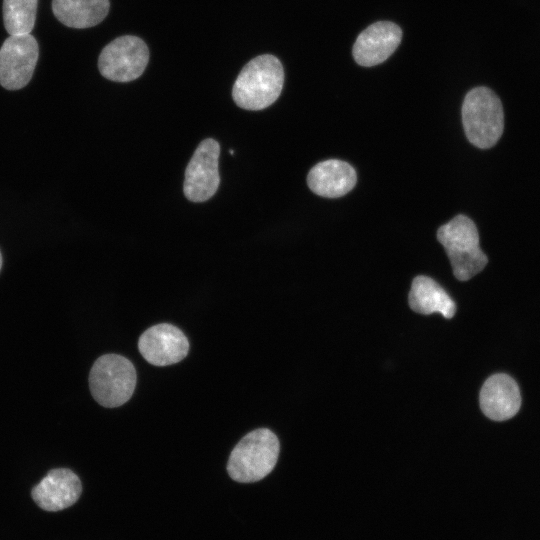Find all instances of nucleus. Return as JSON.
I'll use <instances>...</instances> for the list:
<instances>
[{"mask_svg": "<svg viewBox=\"0 0 540 540\" xmlns=\"http://www.w3.org/2000/svg\"><path fill=\"white\" fill-rule=\"evenodd\" d=\"M284 70L278 58L270 54L257 56L240 71L233 85L234 102L242 109L262 110L279 97Z\"/></svg>", "mask_w": 540, "mask_h": 540, "instance_id": "1", "label": "nucleus"}, {"mask_svg": "<svg viewBox=\"0 0 540 540\" xmlns=\"http://www.w3.org/2000/svg\"><path fill=\"white\" fill-rule=\"evenodd\" d=\"M279 450V440L271 430L255 429L233 448L228 459L227 472L234 481L257 482L274 469Z\"/></svg>", "mask_w": 540, "mask_h": 540, "instance_id": "2", "label": "nucleus"}, {"mask_svg": "<svg viewBox=\"0 0 540 540\" xmlns=\"http://www.w3.org/2000/svg\"><path fill=\"white\" fill-rule=\"evenodd\" d=\"M451 262L454 276L467 281L481 272L488 262L479 245V234L474 222L465 215H457L437 231Z\"/></svg>", "mask_w": 540, "mask_h": 540, "instance_id": "3", "label": "nucleus"}, {"mask_svg": "<svg viewBox=\"0 0 540 540\" xmlns=\"http://www.w3.org/2000/svg\"><path fill=\"white\" fill-rule=\"evenodd\" d=\"M462 122L470 143L481 149L494 146L504 129L500 99L487 87L473 88L463 101Z\"/></svg>", "mask_w": 540, "mask_h": 540, "instance_id": "4", "label": "nucleus"}, {"mask_svg": "<svg viewBox=\"0 0 540 540\" xmlns=\"http://www.w3.org/2000/svg\"><path fill=\"white\" fill-rule=\"evenodd\" d=\"M136 381L133 363L119 354L100 356L89 374V387L93 398L107 408L126 403L133 395Z\"/></svg>", "mask_w": 540, "mask_h": 540, "instance_id": "5", "label": "nucleus"}, {"mask_svg": "<svg viewBox=\"0 0 540 540\" xmlns=\"http://www.w3.org/2000/svg\"><path fill=\"white\" fill-rule=\"evenodd\" d=\"M149 61L145 42L133 35H124L106 45L98 58L103 77L115 82H129L144 72Z\"/></svg>", "mask_w": 540, "mask_h": 540, "instance_id": "6", "label": "nucleus"}, {"mask_svg": "<svg viewBox=\"0 0 540 540\" xmlns=\"http://www.w3.org/2000/svg\"><path fill=\"white\" fill-rule=\"evenodd\" d=\"M38 56V43L31 34L10 35L0 48V84L8 90L25 87Z\"/></svg>", "mask_w": 540, "mask_h": 540, "instance_id": "7", "label": "nucleus"}, {"mask_svg": "<svg viewBox=\"0 0 540 540\" xmlns=\"http://www.w3.org/2000/svg\"><path fill=\"white\" fill-rule=\"evenodd\" d=\"M219 154L220 146L212 138L198 145L185 171L183 191L188 200L204 202L216 193L220 183Z\"/></svg>", "mask_w": 540, "mask_h": 540, "instance_id": "8", "label": "nucleus"}, {"mask_svg": "<svg viewBox=\"0 0 540 540\" xmlns=\"http://www.w3.org/2000/svg\"><path fill=\"white\" fill-rule=\"evenodd\" d=\"M138 349L150 364L168 366L187 356L189 341L178 327L160 323L142 333L138 340Z\"/></svg>", "mask_w": 540, "mask_h": 540, "instance_id": "9", "label": "nucleus"}, {"mask_svg": "<svg viewBox=\"0 0 540 540\" xmlns=\"http://www.w3.org/2000/svg\"><path fill=\"white\" fill-rule=\"evenodd\" d=\"M401 28L390 21H379L364 29L353 45L357 64L371 67L384 62L399 46Z\"/></svg>", "mask_w": 540, "mask_h": 540, "instance_id": "10", "label": "nucleus"}, {"mask_svg": "<svg viewBox=\"0 0 540 540\" xmlns=\"http://www.w3.org/2000/svg\"><path fill=\"white\" fill-rule=\"evenodd\" d=\"M81 492L79 477L70 469L57 468L47 473L32 489L31 495L41 509L55 512L72 506Z\"/></svg>", "mask_w": 540, "mask_h": 540, "instance_id": "11", "label": "nucleus"}, {"mask_svg": "<svg viewBox=\"0 0 540 540\" xmlns=\"http://www.w3.org/2000/svg\"><path fill=\"white\" fill-rule=\"evenodd\" d=\"M479 403L482 412L495 421L512 418L521 406V395L516 381L499 373L490 376L483 384Z\"/></svg>", "mask_w": 540, "mask_h": 540, "instance_id": "12", "label": "nucleus"}, {"mask_svg": "<svg viewBox=\"0 0 540 540\" xmlns=\"http://www.w3.org/2000/svg\"><path fill=\"white\" fill-rule=\"evenodd\" d=\"M357 181L355 169L347 162L337 159L325 160L308 173L307 183L315 194L337 198L351 191Z\"/></svg>", "mask_w": 540, "mask_h": 540, "instance_id": "13", "label": "nucleus"}, {"mask_svg": "<svg viewBox=\"0 0 540 540\" xmlns=\"http://www.w3.org/2000/svg\"><path fill=\"white\" fill-rule=\"evenodd\" d=\"M409 305L417 313L424 315L440 313L447 319L452 318L456 312L455 302L449 294L435 280L424 275L413 279Z\"/></svg>", "mask_w": 540, "mask_h": 540, "instance_id": "14", "label": "nucleus"}, {"mask_svg": "<svg viewBox=\"0 0 540 540\" xmlns=\"http://www.w3.org/2000/svg\"><path fill=\"white\" fill-rule=\"evenodd\" d=\"M109 0H53L56 18L71 28H89L99 24L108 14Z\"/></svg>", "mask_w": 540, "mask_h": 540, "instance_id": "15", "label": "nucleus"}, {"mask_svg": "<svg viewBox=\"0 0 540 540\" xmlns=\"http://www.w3.org/2000/svg\"><path fill=\"white\" fill-rule=\"evenodd\" d=\"M38 0H4L3 21L9 35L30 34L37 12Z\"/></svg>", "mask_w": 540, "mask_h": 540, "instance_id": "16", "label": "nucleus"}, {"mask_svg": "<svg viewBox=\"0 0 540 540\" xmlns=\"http://www.w3.org/2000/svg\"><path fill=\"white\" fill-rule=\"evenodd\" d=\"M1 267H2V255H1V252H0V270H1Z\"/></svg>", "mask_w": 540, "mask_h": 540, "instance_id": "17", "label": "nucleus"}]
</instances>
